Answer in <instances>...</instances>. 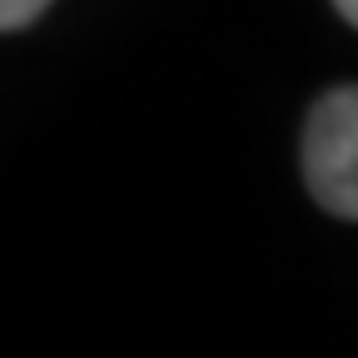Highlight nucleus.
Segmentation results:
<instances>
[{"instance_id": "obj_1", "label": "nucleus", "mask_w": 358, "mask_h": 358, "mask_svg": "<svg viewBox=\"0 0 358 358\" xmlns=\"http://www.w3.org/2000/svg\"><path fill=\"white\" fill-rule=\"evenodd\" d=\"M308 194L338 219H358V85L329 90L303 129Z\"/></svg>"}, {"instance_id": "obj_2", "label": "nucleus", "mask_w": 358, "mask_h": 358, "mask_svg": "<svg viewBox=\"0 0 358 358\" xmlns=\"http://www.w3.org/2000/svg\"><path fill=\"white\" fill-rule=\"evenodd\" d=\"M50 6H55V0H0V30H25Z\"/></svg>"}, {"instance_id": "obj_3", "label": "nucleus", "mask_w": 358, "mask_h": 358, "mask_svg": "<svg viewBox=\"0 0 358 358\" xmlns=\"http://www.w3.org/2000/svg\"><path fill=\"white\" fill-rule=\"evenodd\" d=\"M334 6H338V15H343V20L358 30V0H334Z\"/></svg>"}]
</instances>
